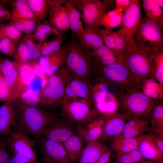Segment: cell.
<instances>
[{
  "label": "cell",
  "mask_w": 163,
  "mask_h": 163,
  "mask_svg": "<svg viewBox=\"0 0 163 163\" xmlns=\"http://www.w3.org/2000/svg\"><path fill=\"white\" fill-rule=\"evenodd\" d=\"M64 66L72 78L91 85L101 79L100 66L91 53V50L82 46L75 38L65 46Z\"/></svg>",
  "instance_id": "obj_1"
},
{
  "label": "cell",
  "mask_w": 163,
  "mask_h": 163,
  "mask_svg": "<svg viewBox=\"0 0 163 163\" xmlns=\"http://www.w3.org/2000/svg\"><path fill=\"white\" fill-rule=\"evenodd\" d=\"M17 115L16 126L37 139L46 128L58 118L55 112L27 105L19 99L14 101Z\"/></svg>",
  "instance_id": "obj_2"
},
{
  "label": "cell",
  "mask_w": 163,
  "mask_h": 163,
  "mask_svg": "<svg viewBox=\"0 0 163 163\" xmlns=\"http://www.w3.org/2000/svg\"><path fill=\"white\" fill-rule=\"evenodd\" d=\"M139 88L114 91L113 94L119 104L117 112L128 120L135 117L150 119L153 109L158 101L144 95Z\"/></svg>",
  "instance_id": "obj_3"
},
{
  "label": "cell",
  "mask_w": 163,
  "mask_h": 163,
  "mask_svg": "<svg viewBox=\"0 0 163 163\" xmlns=\"http://www.w3.org/2000/svg\"><path fill=\"white\" fill-rule=\"evenodd\" d=\"M69 78L64 66L49 76L46 86L41 91L39 107L51 111L61 106Z\"/></svg>",
  "instance_id": "obj_4"
},
{
  "label": "cell",
  "mask_w": 163,
  "mask_h": 163,
  "mask_svg": "<svg viewBox=\"0 0 163 163\" xmlns=\"http://www.w3.org/2000/svg\"><path fill=\"white\" fill-rule=\"evenodd\" d=\"M133 43L137 49L152 53L163 50V33L155 22L142 17Z\"/></svg>",
  "instance_id": "obj_5"
},
{
  "label": "cell",
  "mask_w": 163,
  "mask_h": 163,
  "mask_svg": "<svg viewBox=\"0 0 163 163\" xmlns=\"http://www.w3.org/2000/svg\"><path fill=\"white\" fill-rule=\"evenodd\" d=\"M100 67L101 79L112 86L114 91L140 88L124 62Z\"/></svg>",
  "instance_id": "obj_6"
},
{
  "label": "cell",
  "mask_w": 163,
  "mask_h": 163,
  "mask_svg": "<svg viewBox=\"0 0 163 163\" xmlns=\"http://www.w3.org/2000/svg\"><path fill=\"white\" fill-rule=\"evenodd\" d=\"M81 13L85 29L99 28L102 16L113 10V0H72Z\"/></svg>",
  "instance_id": "obj_7"
},
{
  "label": "cell",
  "mask_w": 163,
  "mask_h": 163,
  "mask_svg": "<svg viewBox=\"0 0 163 163\" xmlns=\"http://www.w3.org/2000/svg\"><path fill=\"white\" fill-rule=\"evenodd\" d=\"M153 54L136 48L124 55V62L140 88L144 79L153 77L155 69Z\"/></svg>",
  "instance_id": "obj_8"
},
{
  "label": "cell",
  "mask_w": 163,
  "mask_h": 163,
  "mask_svg": "<svg viewBox=\"0 0 163 163\" xmlns=\"http://www.w3.org/2000/svg\"><path fill=\"white\" fill-rule=\"evenodd\" d=\"M61 106V116L75 124L88 123L99 116L93 106L83 101L63 100Z\"/></svg>",
  "instance_id": "obj_9"
},
{
  "label": "cell",
  "mask_w": 163,
  "mask_h": 163,
  "mask_svg": "<svg viewBox=\"0 0 163 163\" xmlns=\"http://www.w3.org/2000/svg\"><path fill=\"white\" fill-rule=\"evenodd\" d=\"M7 135L6 144L14 154H19L36 160V142L16 125Z\"/></svg>",
  "instance_id": "obj_10"
},
{
  "label": "cell",
  "mask_w": 163,
  "mask_h": 163,
  "mask_svg": "<svg viewBox=\"0 0 163 163\" xmlns=\"http://www.w3.org/2000/svg\"><path fill=\"white\" fill-rule=\"evenodd\" d=\"M37 140L41 163H71L62 143L43 136Z\"/></svg>",
  "instance_id": "obj_11"
},
{
  "label": "cell",
  "mask_w": 163,
  "mask_h": 163,
  "mask_svg": "<svg viewBox=\"0 0 163 163\" xmlns=\"http://www.w3.org/2000/svg\"><path fill=\"white\" fill-rule=\"evenodd\" d=\"M141 18L140 1L131 0L129 7L124 14L121 28L117 32L134 44V36Z\"/></svg>",
  "instance_id": "obj_12"
},
{
  "label": "cell",
  "mask_w": 163,
  "mask_h": 163,
  "mask_svg": "<svg viewBox=\"0 0 163 163\" xmlns=\"http://www.w3.org/2000/svg\"><path fill=\"white\" fill-rule=\"evenodd\" d=\"M76 134L75 123L63 118H57L46 128L42 136L54 141L63 143Z\"/></svg>",
  "instance_id": "obj_13"
},
{
  "label": "cell",
  "mask_w": 163,
  "mask_h": 163,
  "mask_svg": "<svg viewBox=\"0 0 163 163\" xmlns=\"http://www.w3.org/2000/svg\"><path fill=\"white\" fill-rule=\"evenodd\" d=\"M46 1L50 24L61 33L70 30L67 10L65 6L62 5L67 0Z\"/></svg>",
  "instance_id": "obj_14"
},
{
  "label": "cell",
  "mask_w": 163,
  "mask_h": 163,
  "mask_svg": "<svg viewBox=\"0 0 163 163\" xmlns=\"http://www.w3.org/2000/svg\"><path fill=\"white\" fill-rule=\"evenodd\" d=\"M14 67L18 71L14 97L15 100L20 98L36 78L32 67L28 62L14 60Z\"/></svg>",
  "instance_id": "obj_15"
},
{
  "label": "cell",
  "mask_w": 163,
  "mask_h": 163,
  "mask_svg": "<svg viewBox=\"0 0 163 163\" xmlns=\"http://www.w3.org/2000/svg\"><path fill=\"white\" fill-rule=\"evenodd\" d=\"M90 86L84 82L73 78L70 76L65 88L63 100L82 101L93 107L91 97Z\"/></svg>",
  "instance_id": "obj_16"
},
{
  "label": "cell",
  "mask_w": 163,
  "mask_h": 163,
  "mask_svg": "<svg viewBox=\"0 0 163 163\" xmlns=\"http://www.w3.org/2000/svg\"><path fill=\"white\" fill-rule=\"evenodd\" d=\"M102 134L97 141L102 143L109 141L114 137L122 134L128 119L117 112L105 116Z\"/></svg>",
  "instance_id": "obj_17"
},
{
  "label": "cell",
  "mask_w": 163,
  "mask_h": 163,
  "mask_svg": "<svg viewBox=\"0 0 163 163\" xmlns=\"http://www.w3.org/2000/svg\"><path fill=\"white\" fill-rule=\"evenodd\" d=\"M98 31L104 44L113 50L124 55L136 49L134 44L129 42L117 31H108L99 28Z\"/></svg>",
  "instance_id": "obj_18"
},
{
  "label": "cell",
  "mask_w": 163,
  "mask_h": 163,
  "mask_svg": "<svg viewBox=\"0 0 163 163\" xmlns=\"http://www.w3.org/2000/svg\"><path fill=\"white\" fill-rule=\"evenodd\" d=\"M105 117L99 116L85 126L83 124H76V134L83 143L86 144L97 141L103 131Z\"/></svg>",
  "instance_id": "obj_19"
},
{
  "label": "cell",
  "mask_w": 163,
  "mask_h": 163,
  "mask_svg": "<svg viewBox=\"0 0 163 163\" xmlns=\"http://www.w3.org/2000/svg\"><path fill=\"white\" fill-rule=\"evenodd\" d=\"M66 49L62 46L58 51L48 55L42 56L38 60L39 63L46 74L49 76L64 66Z\"/></svg>",
  "instance_id": "obj_20"
},
{
  "label": "cell",
  "mask_w": 163,
  "mask_h": 163,
  "mask_svg": "<svg viewBox=\"0 0 163 163\" xmlns=\"http://www.w3.org/2000/svg\"><path fill=\"white\" fill-rule=\"evenodd\" d=\"M17 122V115L14 101L5 102L0 106V134L8 135Z\"/></svg>",
  "instance_id": "obj_21"
},
{
  "label": "cell",
  "mask_w": 163,
  "mask_h": 163,
  "mask_svg": "<svg viewBox=\"0 0 163 163\" xmlns=\"http://www.w3.org/2000/svg\"><path fill=\"white\" fill-rule=\"evenodd\" d=\"M91 53L96 62L100 66L124 62L123 54L113 50L104 45L91 50Z\"/></svg>",
  "instance_id": "obj_22"
},
{
  "label": "cell",
  "mask_w": 163,
  "mask_h": 163,
  "mask_svg": "<svg viewBox=\"0 0 163 163\" xmlns=\"http://www.w3.org/2000/svg\"><path fill=\"white\" fill-rule=\"evenodd\" d=\"M150 119L142 117L130 118L126 123L122 134L128 138H136L146 132H151Z\"/></svg>",
  "instance_id": "obj_23"
},
{
  "label": "cell",
  "mask_w": 163,
  "mask_h": 163,
  "mask_svg": "<svg viewBox=\"0 0 163 163\" xmlns=\"http://www.w3.org/2000/svg\"><path fill=\"white\" fill-rule=\"evenodd\" d=\"M136 138L138 143V149L144 158L155 161L163 160V154L147 134H143Z\"/></svg>",
  "instance_id": "obj_24"
},
{
  "label": "cell",
  "mask_w": 163,
  "mask_h": 163,
  "mask_svg": "<svg viewBox=\"0 0 163 163\" xmlns=\"http://www.w3.org/2000/svg\"><path fill=\"white\" fill-rule=\"evenodd\" d=\"M109 148L97 141L87 143L77 163H96Z\"/></svg>",
  "instance_id": "obj_25"
},
{
  "label": "cell",
  "mask_w": 163,
  "mask_h": 163,
  "mask_svg": "<svg viewBox=\"0 0 163 163\" xmlns=\"http://www.w3.org/2000/svg\"><path fill=\"white\" fill-rule=\"evenodd\" d=\"M64 5L68 12L70 30L78 38L85 29L82 15L72 0H67Z\"/></svg>",
  "instance_id": "obj_26"
},
{
  "label": "cell",
  "mask_w": 163,
  "mask_h": 163,
  "mask_svg": "<svg viewBox=\"0 0 163 163\" xmlns=\"http://www.w3.org/2000/svg\"><path fill=\"white\" fill-rule=\"evenodd\" d=\"M20 19L31 20L37 24L40 22L32 11L27 0H15L12 3V10L9 22L12 23Z\"/></svg>",
  "instance_id": "obj_27"
},
{
  "label": "cell",
  "mask_w": 163,
  "mask_h": 163,
  "mask_svg": "<svg viewBox=\"0 0 163 163\" xmlns=\"http://www.w3.org/2000/svg\"><path fill=\"white\" fill-rule=\"evenodd\" d=\"M109 141L111 149L116 153H128L138 148L136 138H126L122 134L114 137Z\"/></svg>",
  "instance_id": "obj_28"
},
{
  "label": "cell",
  "mask_w": 163,
  "mask_h": 163,
  "mask_svg": "<svg viewBox=\"0 0 163 163\" xmlns=\"http://www.w3.org/2000/svg\"><path fill=\"white\" fill-rule=\"evenodd\" d=\"M142 93L146 97L157 101L163 99V85L156 81L153 77L144 79L141 88Z\"/></svg>",
  "instance_id": "obj_29"
},
{
  "label": "cell",
  "mask_w": 163,
  "mask_h": 163,
  "mask_svg": "<svg viewBox=\"0 0 163 163\" xmlns=\"http://www.w3.org/2000/svg\"><path fill=\"white\" fill-rule=\"evenodd\" d=\"M99 28L85 29L78 38L79 43L90 50L97 49L104 45L99 33Z\"/></svg>",
  "instance_id": "obj_30"
},
{
  "label": "cell",
  "mask_w": 163,
  "mask_h": 163,
  "mask_svg": "<svg viewBox=\"0 0 163 163\" xmlns=\"http://www.w3.org/2000/svg\"><path fill=\"white\" fill-rule=\"evenodd\" d=\"M71 163L78 161L83 150V142L80 138L75 134L62 143Z\"/></svg>",
  "instance_id": "obj_31"
},
{
  "label": "cell",
  "mask_w": 163,
  "mask_h": 163,
  "mask_svg": "<svg viewBox=\"0 0 163 163\" xmlns=\"http://www.w3.org/2000/svg\"><path fill=\"white\" fill-rule=\"evenodd\" d=\"M94 109L101 116H107L117 112L119 104L113 94L108 91L103 102L93 104Z\"/></svg>",
  "instance_id": "obj_32"
},
{
  "label": "cell",
  "mask_w": 163,
  "mask_h": 163,
  "mask_svg": "<svg viewBox=\"0 0 163 163\" xmlns=\"http://www.w3.org/2000/svg\"><path fill=\"white\" fill-rule=\"evenodd\" d=\"M124 13L114 8L113 10L105 13L101 18L99 27L104 26L108 31L120 26L121 27Z\"/></svg>",
  "instance_id": "obj_33"
},
{
  "label": "cell",
  "mask_w": 163,
  "mask_h": 163,
  "mask_svg": "<svg viewBox=\"0 0 163 163\" xmlns=\"http://www.w3.org/2000/svg\"><path fill=\"white\" fill-rule=\"evenodd\" d=\"M151 132L163 136V103L158 101L150 119Z\"/></svg>",
  "instance_id": "obj_34"
},
{
  "label": "cell",
  "mask_w": 163,
  "mask_h": 163,
  "mask_svg": "<svg viewBox=\"0 0 163 163\" xmlns=\"http://www.w3.org/2000/svg\"><path fill=\"white\" fill-rule=\"evenodd\" d=\"M33 35L35 39L41 43L50 35L63 37L62 33L51 25L48 21L37 24Z\"/></svg>",
  "instance_id": "obj_35"
},
{
  "label": "cell",
  "mask_w": 163,
  "mask_h": 163,
  "mask_svg": "<svg viewBox=\"0 0 163 163\" xmlns=\"http://www.w3.org/2000/svg\"><path fill=\"white\" fill-rule=\"evenodd\" d=\"M91 100L94 104L103 102L105 99L109 88V85L102 80L97 81L90 85Z\"/></svg>",
  "instance_id": "obj_36"
},
{
  "label": "cell",
  "mask_w": 163,
  "mask_h": 163,
  "mask_svg": "<svg viewBox=\"0 0 163 163\" xmlns=\"http://www.w3.org/2000/svg\"><path fill=\"white\" fill-rule=\"evenodd\" d=\"M34 15L40 21L44 20L48 13L46 0H27Z\"/></svg>",
  "instance_id": "obj_37"
},
{
  "label": "cell",
  "mask_w": 163,
  "mask_h": 163,
  "mask_svg": "<svg viewBox=\"0 0 163 163\" xmlns=\"http://www.w3.org/2000/svg\"><path fill=\"white\" fill-rule=\"evenodd\" d=\"M62 37L55 36L53 38L46 39L41 43V51L42 56L50 55L59 50L61 48L63 42Z\"/></svg>",
  "instance_id": "obj_38"
},
{
  "label": "cell",
  "mask_w": 163,
  "mask_h": 163,
  "mask_svg": "<svg viewBox=\"0 0 163 163\" xmlns=\"http://www.w3.org/2000/svg\"><path fill=\"white\" fill-rule=\"evenodd\" d=\"M24 37L28 49L29 61L38 60L42 56L41 51V43L35 42L33 34H26Z\"/></svg>",
  "instance_id": "obj_39"
},
{
  "label": "cell",
  "mask_w": 163,
  "mask_h": 163,
  "mask_svg": "<svg viewBox=\"0 0 163 163\" xmlns=\"http://www.w3.org/2000/svg\"><path fill=\"white\" fill-rule=\"evenodd\" d=\"M21 36V32L10 23L0 24V40L6 38L19 41Z\"/></svg>",
  "instance_id": "obj_40"
},
{
  "label": "cell",
  "mask_w": 163,
  "mask_h": 163,
  "mask_svg": "<svg viewBox=\"0 0 163 163\" xmlns=\"http://www.w3.org/2000/svg\"><path fill=\"white\" fill-rule=\"evenodd\" d=\"M40 94L33 89L28 88L21 94L18 99L28 106L39 107L40 101Z\"/></svg>",
  "instance_id": "obj_41"
},
{
  "label": "cell",
  "mask_w": 163,
  "mask_h": 163,
  "mask_svg": "<svg viewBox=\"0 0 163 163\" xmlns=\"http://www.w3.org/2000/svg\"><path fill=\"white\" fill-rule=\"evenodd\" d=\"M154 61L153 77L158 82L163 85V50L153 54Z\"/></svg>",
  "instance_id": "obj_42"
},
{
  "label": "cell",
  "mask_w": 163,
  "mask_h": 163,
  "mask_svg": "<svg viewBox=\"0 0 163 163\" xmlns=\"http://www.w3.org/2000/svg\"><path fill=\"white\" fill-rule=\"evenodd\" d=\"M19 40L16 41L6 38L1 40L0 51L6 55L14 58Z\"/></svg>",
  "instance_id": "obj_43"
},
{
  "label": "cell",
  "mask_w": 163,
  "mask_h": 163,
  "mask_svg": "<svg viewBox=\"0 0 163 163\" xmlns=\"http://www.w3.org/2000/svg\"><path fill=\"white\" fill-rule=\"evenodd\" d=\"M11 24L19 31L26 34H32L37 24L35 21L27 19H19Z\"/></svg>",
  "instance_id": "obj_44"
},
{
  "label": "cell",
  "mask_w": 163,
  "mask_h": 163,
  "mask_svg": "<svg viewBox=\"0 0 163 163\" xmlns=\"http://www.w3.org/2000/svg\"><path fill=\"white\" fill-rule=\"evenodd\" d=\"M28 62L31 66L36 77L40 79L41 91L46 86L49 77L39 65L38 60H29Z\"/></svg>",
  "instance_id": "obj_45"
},
{
  "label": "cell",
  "mask_w": 163,
  "mask_h": 163,
  "mask_svg": "<svg viewBox=\"0 0 163 163\" xmlns=\"http://www.w3.org/2000/svg\"><path fill=\"white\" fill-rule=\"evenodd\" d=\"M14 59L23 62L29 61L28 49L25 37L19 42Z\"/></svg>",
  "instance_id": "obj_46"
},
{
  "label": "cell",
  "mask_w": 163,
  "mask_h": 163,
  "mask_svg": "<svg viewBox=\"0 0 163 163\" xmlns=\"http://www.w3.org/2000/svg\"><path fill=\"white\" fill-rule=\"evenodd\" d=\"M17 75V70L14 67V68L4 77L5 84L14 97L15 100L14 95Z\"/></svg>",
  "instance_id": "obj_47"
},
{
  "label": "cell",
  "mask_w": 163,
  "mask_h": 163,
  "mask_svg": "<svg viewBox=\"0 0 163 163\" xmlns=\"http://www.w3.org/2000/svg\"><path fill=\"white\" fill-rule=\"evenodd\" d=\"M14 100V97L5 84L4 77L0 75V101Z\"/></svg>",
  "instance_id": "obj_48"
},
{
  "label": "cell",
  "mask_w": 163,
  "mask_h": 163,
  "mask_svg": "<svg viewBox=\"0 0 163 163\" xmlns=\"http://www.w3.org/2000/svg\"><path fill=\"white\" fill-rule=\"evenodd\" d=\"M14 68L13 62L0 56V75L4 77Z\"/></svg>",
  "instance_id": "obj_49"
},
{
  "label": "cell",
  "mask_w": 163,
  "mask_h": 163,
  "mask_svg": "<svg viewBox=\"0 0 163 163\" xmlns=\"http://www.w3.org/2000/svg\"><path fill=\"white\" fill-rule=\"evenodd\" d=\"M162 8H163L159 5H156L149 11L145 13L146 18L156 22L163 15Z\"/></svg>",
  "instance_id": "obj_50"
},
{
  "label": "cell",
  "mask_w": 163,
  "mask_h": 163,
  "mask_svg": "<svg viewBox=\"0 0 163 163\" xmlns=\"http://www.w3.org/2000/svg\"><path fill=\"white\" fill-rule=\"evenodd\" d=\"M10 158L5 143L0 139V163H9Z\"/></svg>",
  "instance_id": "obj_51"
},
{
  "label": "cell",
  "mask_w": 163,
  "mask_h": 163,
  "mask_svg": "<svg viewBox=\"0 0 163 163\" xmlns=\"http://www.w3.org/2000/svg\"><path fill=\"white\" fill-rule=\"evenodd\" d=\"M9 163H41L28 158L21 155L14 154L13 156L11 157Z\"/></svg>",
  "instance_id": "obj_52"
},
{
  "label": "cell",
  "mask_w": 163,
  "mask_h": 163,
  "mask_svg": "<svg viewBox=\"0 0 163 163\" xmlns=\"http://www.w3.org/2000/svg\"><path fill=\"white\" fill-rule=\"evenodd\" d=\"M143 7L145 13L150 10L157 5L163 7V0H143L142 1Z\"/></svg>",
  "instance_id": "obj_53"
},
{
  "label": "cell",
  "mask_w": 163,
  "mask_h": 163,
  "mask_svg": "<svg viewBox=\"0 0 163 163\" xmlns=\"http://www.w3.org/2000/svg\"><path fill=\"white\" fill-rule=\"evenodd\" d=\"M131 159L134 163H143L147 161L138 149H134L129 153Z\"/></svg>",
  "instance_id": "obj_54"
},
{
  "label": "cell",
  "mask_w": 163,
  "mask_h": 163,
  "mask_svg": "<svg viewBox=\"0 0 163 163\" xmlns=\"http://www.w3.org/2000/svg\"><path fill=\"white\" fill-rule=\"evenodd\" d=\"M147 134L150 136L163 154V136L152 132H149Z\"/></svg>",
  "instance_id": "obj_55"
},
{
  "label": "cell",
  "mask_w": 163,
  "mask_h": 163,
  "mask_svg": "<svg viewBox=\"0 0 163 163\" xmlns=\"http://www.w3.org/2000/svg\"><path fill=\"white\" fill-rule=\"evenodd\" d=\"M130 1L131 0H115L114 9L124 14L129 6Z\"/></svg>",
  "instance_id": "obj_56"
},
{
  "label": "cell",
  "mask_w": 163,
  "mask_h": 163,
  "mask_svg": "<svg viewBox=\"0 0 163 163\" xmlns=\"http://www.w3.org/2000/svg\"><path fill=\"white\" fill-rule=\"evenodd\" d=\"M116 163H134L132 161L128 153H116Z\"/></svg>",
  "instance_id": "obj_57"
},
{
  "label": "cell",
  "mask_w": 163,
  "mask_h": 163,
  "mask_svg": "<svg viewBox=\"0 0 163 163\" xmlns=\"http://www.w3.org/2000/svg\"><path fill=\"white\" fill-rule=\"evenodd\" d=\"M11 14L9 10L0 4V24L4 23L11 18Z\"/></svg>",
  "instance_id": "obj_58"
},
{
  "label": "cell",
  "mask_w": 163,
  "mask_h": 163,
  "mask_svg": "<svg viewBox=\"0 0 163 163\" xmlns=\"http://www.w3.org/2000/svg\"><path fill=\"white\" fill-rule=\"evenodd\" d=\"M111 153V149L109 148L102 155L96 163H109Z\"/></svg>",
  "instance_id": "obj_59"
},
{
  "label": "cell",
  "mask_w": 163,
  "mask_h": 163,
  "mask_svg": "<svg viewBox=\"0 0 163 163\" xmlns=\"http://www.w3.org/2000/svg\"><path fill=\"white\" fill-rule=\"evenodd\" d=\"M161 31H163V15H162L158 20L155 22Z\"/></svg>",
  "instance_id": "obj_60"
},
{
  "label": "cell",
  "mask_w": 163,
  "mask_h": 163,
  "mask_svg": "<svg viewBox=\"0 0 163 163\" xmlns=\"http://www.w3.org/2000/svg\"><path fill=\"white\" fill-rule=\"evenodd\" d=\"M143 163H163V160L160 161H145Z\"/></svg>",
  "instance_id": "obj_61"
},
{
  "label": "cell",
  "mask_w": 163,
  "mask_h": 163,
  "mask_svg": "<svg viewBox=\"0 0 163 163\" xmlns=\"http://www.w3.org/2000/svg\"><path fill=\"white\" fill-rule=\"evenodd\" d=\"M109 163H113V162H110Z\"/></svg>",
  "instance_id": "obj_62"
}]
</instances>
